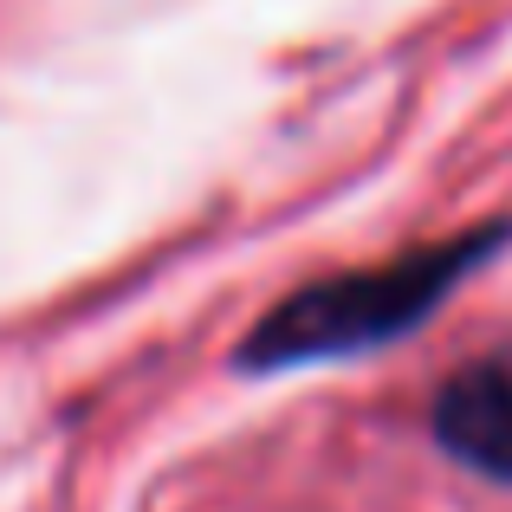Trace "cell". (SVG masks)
Wrapping results in <instances>:
<instances>
[{
  "label": "cell",
  "instance_id": "obj_1",
  "mask_svg": "<svg viewBox=\"0 0 512 512\" xmlns=\"http://www.w3.org/2000/svg\"><path fill=\"white\" fill-rule=\"evenodd\" d=\"M506 240H512V221H487L454 240H435V247L396 253L383 266L312 279V286L286 292L240 338L234 363L247 376H279V370H312V363H338V357H370V350L422 331L454 299V286H467Z\"/></svg>",
  "mask_w": 512,
  "mask_h": 512
},
{
  "label": "cell",
  "instance_id": "obj_2",
  "mask_svg": "<svg viewBox=\"0 0 512 512\" xmlns=\"http://www.w3.org/2000/svg\"><path fill=\"white\" fill-rule=\"evenodd\" d=\"M428 428H435V448L448 461L512 487V357H480L454 370L435 389Z\"/></svg>",
  "mask_w": 512,
  "mask_h": 512
}]
</instances>
